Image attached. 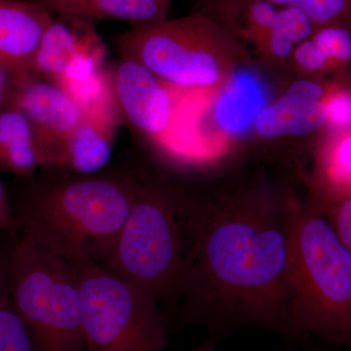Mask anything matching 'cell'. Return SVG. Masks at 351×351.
<instances>
[{"label": "cell", "mask_w": 351, "mask_h": 351, "mask_svg": "<svg viewBox=\"0 0 351 351\" xmlns=\"http://www.w3.org/2000/svg\"><path fill=\"white\" fill-rule=\"evenodd\" d=\"M285 199L239 195L198 202L179 298L188 322L293 332Z\"/></svg>", "instance_id": "cell-1"}, {"label": "cell", "mask_w": 351, "mask_h": 351, "mask_svg": "<svg viewBox=\"0 0 351 351\" xmlns=\"http://www.w3.org/2000/svg\"><path fill=\"white\" fill-rule=\"evenodd\" d=\"M57 175L32 182L13 206L18 233L64 260L103 265L112 253L137 193L133 172Z\"/></svg>", "instance_id": "cell-2"}, {"label": "cell", "mask_w": 351, "mask_h": 351, "mask_svg": "<svg viewBox=\"0 0 351 351\" xmlns=\"http://www.w3.org/2000/svg\"><path fill=\"white\" fill-rule=\"evenodd\" d=\"M291 323L335 343L351 339V255L313 203L286 198Z\"/></svg>", "instance_id": "cell-3"}, {"label": "cell", "mask_w": 351, "mask_h": 351, "mask_svg": "<svg viewBox=\"0 0 351 351\" xmlns=\"http://www.w3.org/2000/svg\"><path fill=\"white\" fill-rule=\"evenodd\" d=\"M197 204L138 175L135 199L103 265L152 289L159 302L179 298Z\"/></svg>", "instance_id": "cell-4"}, {"label": "cell", "mask_w": 351, "mask_h": 351, "mask_svg": "<svg viewBox=\"0 0 351 351\" xmlns=\"http://www.w3.org/2000/svg\"><path fill=\"white\" fill-rule=\"evenodd\" d=\"M7 277L34 351H85L80 291L68 261L18 233L8 246Z\"/></svg>", "instance_id": "cell-5"}, {"label": "cell", "mask_w": 351, "mask_h": 351, "mask_svg": "<svg viewBox=\"0 0 351 351\" xmlns=\"http://www.w3.org/2000/svg\"><path fill=\"white\" fill-rule=\"evenodd\" d=\"M117 44L122 59L182 91L216 89L233 73L228 52L234 38L203 12L133 27L119 34Z\"/></svg>", "instance_id": "cell-6"}, {"label": "cell", "mask_w": 351, "mask_h": 351, "mask_svg": "<svg viewBox=\"0 0 351 351\" xmlns=\"http://www.w3.org/2000/svg\"><path fill=\"white\" fill-rule=\"evenodd\" d=\"M68 262L80 291L85 351L166 350L167 323L152 289L93 261Z\"/></svg>", "instance_id": "cell-7"}, {"label": "cell", "mask_w": 351, "mask_h": 351, "mask_svg": "<svg viewBox=\"0 0 351 351\" xmlns=\"http://www.w3.org/2000/svg\"><path fill=\"white\" fill-rule=\"evenodd\" d=\"M110 71L122 120L170 152L179 119L182 90L166 84L140 64L122 58Z\"/></svg>", "instance_id": "cell-8"}, {"label": "cell", "mask_w": 351, "mask_h": 351, "mask_svg": "<svg viewBox=\"0 0 351 351\" xmlns=\"http://www.w3.org/2000/svg\"><path fill=\"white\" fill-rule=\"evenodd\" d=\"M21 110L36 134L43 170H60L82 110L55 83L25 75L18 80L10 105Z\"/></svg>", "instance_id": "cell-9"}, {"label": "cell", "mask_w": 351, "mask_h": 351, "mask_svg": "<svg viewBox=\"0 0 351 351\" xmlns=\"http://www.w3.org/2000/svg\"><path fill=\"white\" fill-rule=\"evenodd\" d=\"M332 83L302 78L258 113L254 130L267 140L307 137L327 130L326 97Z\"/></svg>", "instance_id": "cell-10"}, {"label": "cell", "mask_w": 351, "mask_h": 351, "mask_svg": "<svg viewBox=\"0 0 351 351\" xmlns=\"http://www.w3.org/2000/svg\"><path fill=\"white\" fill-rule=\"evenodd\" d=\"M82 112V119L66 145L60 170L76 175L98 174L112 158L123 120L115 99Z\"/></svg>", "instance_id": "cell-11"}, {"label": "cell", "mask_w": 351, "mask_h": 351, "mask_svg": "<svg viewBox=\"0 0 351 351\" xmlns=\"http://www.w3.org/2000/svg\"><path fill=\"white\" fill-rule=\"evenodd\" d=\"M54 16L32 0H0V66L22 78Z\"/></svg>", "instance_id": "cell-12"}, {"label": "cell", "mask_w": 351, "mask_h": 351, "mask_svg": "<svg viewBox=\"0 0 351 351\" xmlns=\"http://www.w3.org/2000/svg\"><path fill=\"white\" fill-rule=\"evenodd\" d=\"M101 40L91 21L56 16L44 32L29 75L55 83L73 58Z\"/></svg>", "instance_id": "cell-13"}, {"label": "cell", "mask_w": 351, "mask_h": 351, "mask_svg": "<svg viewBox=\"0 0 351 351\" xmlns=\"http://www.w3.org/2000/svg\"><path fill=\"white\" fill-rule=\"evenodd\" d=\"M53 16L112 20L133 27L168 19L171 0H32Z\"/></svg>", "instance_id": "cell-14"}, {"label": "cell", "mask_w": 351, "mask_h": 351, "mask_svg": "<svg viewBox=\"0 0 351 351\" xmlns=\"http://www.w3.org/2000/svg\"><path fill=\"white\" fill-rule=\"evenodd\" d=\"M314 186L311 203L317 207L351 197V129L325 134L316 154Z\"/></svg>", "instance_id": "cell-15"}, {"label": "cell", "mask_w": 351, "mask_h": 351, "mask_svg": "<svg viewBox=\"0 0 351 351\" xmlns=\"http://www.w3.org/2000/svg\"><path fill=\"white\" fill-rule=\"evenodd\" d=\"M0 169L25 180L43 169L34 129L24 113L12 106L0 110Z\"/></svg>", "instance_id": "cell-16"}, {"label": "cell", "mask_w": 351, "mask_h": 351, "mask_svg": "<svg viewBox=\"0 0 351 351\" xmlns=\"http://www.w3.org/2000/svg\"><path fill=\"white\" fill-rule=\"evenodd\" d=\"M7 253L8 247L0 243V351H34L29 330L11 299Z\"/></svg>", "instance_id": "cell-17"}, {"label": "cell", "mask_w": 351, "mask_h": 351, "mask_svg": "<svg viewBox=\"0 0 351 351\" xmlns=\"http://www.w3.org/2000/svg\"><path fill=\"white\" fill-rule=\"evenodd\" d=\"M278 7H295L311 18L316 27L345 25L351 29V0H265Z\"/></svg>", "instance_id": "cell-18"}, {"label": "cell", "mask_w": 351, "mask_h": 351, "mask_svg": "<svg viewBox=\"0 0 351 351\" xmlns=\"http://www.w3.org/2000/svg\"><path fill=\"white\" fill-rule=\"evenodd\" d=\"M311 38L317 44L331 66L332 73L351 66V29L345 25L317 27Z\"/></svg>", "instance_id": "cell-19"}, {"label": "cell", "mask_w": 351, "mask_h": 351, "mask_svg": "<svg viewBox=\"0 0 351 351\" xmlns=\"http://www.w3.org/2000/svg\"><path fill=\"white\" fill-rule=\"evenodd\" d=\"M327 130L351 129V90L339 83H332L326 97Z\"/></svg>", "instance_id": "cell-20"}, {"label": "cell", "mask_w": 351, "mask_h": 351, "mask_svg": "<svg viewBox=\"0 0 351 351\" xmlns=\"http://www.w3.org/2000/svg\"><path fill=\"white\" fill-rule=\"evenodd\" d=\"M291 58L295 68L304 75L322 76L332 73L329 62L311 36L295 47Z\"/></svg>", "instance_id": "cell-21"}, {"label": "cell", "mask_w": 351, "mask_h": 351, "mask_svg": "<svg viewBox=\"0 0 351 351\" xmlns=\"http://www.w3.org/2000/svg\"><path fill=\"white\" fill-rule=\"evenodd\" d=\"M317 208L351 255V197L332 201Z\"/></svg>", "instance_id": "cell-22"}, {"label": "cell", "mask_w": 351, "mask_h": 351, "mask_svg": "<svg viewBox=\"0 0 351 351\" xmlns=\"http://www.w3.org/2000/svg\"><path fill=\"white\" fill-rule=\"evenodd\" d=\"M17 221L12 203L9 199L5 186L0 179V237L12 239L17 237Z\"/></svg>", "instance_id": "cell-23"}, {"label": "cell", "mask_w": 351, "mask_h": 351, "mask_svg": "<svg viewBox=\"0 0 351 351\" xmlns=\"http://www.w3.org/2000/svg\"><path fill=\"white\" fill-rule=\"evenodd\" d=\"M18 80L15 73L0 66V110L10 105Z\"/></svg>", "instance_id": "cell-24"}, {"label": "cell", "mask_w": 351, "mask_h": 351, "mask_svg": "<svg viewBox=\"0 0 351 351\" xmlns=\"http://www.w3.org/2000/svg\"><path fill=\"white\" fill-rule=\"evenodd\" d=\"M193 351H216L213 343H206L204 345L198 346L196 350Z\"/></svg>", "instance_id": "cell-25"}, {"label": "cell", "mask_w": 351, "mask_h": 351, "mask_svg": "<svg viewBox=\"0 0 351 351\" xmlns=\"http://www.w3.org/2000/svg\"><path fill=\"white\" fill-rule=\"evenodd\" d=\"M348 346H350V351H351V339H350V343H348Z\"/></svg>", "instance_id": "cell-26"}]
</instances>
